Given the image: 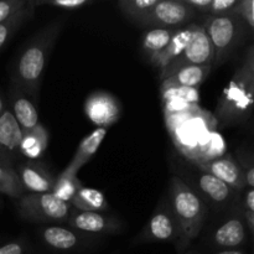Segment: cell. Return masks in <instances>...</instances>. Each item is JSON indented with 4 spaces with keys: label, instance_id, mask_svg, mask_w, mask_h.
I'll return each instance as SVG.
<instances>
[{
    "label": "cell",
    "instance_id": "cell-1",
    "mask_svg": "<svg viewBox=\"0 0 254 254\" xmlns=\"http://www.w3.org/2000/svg\"><path fill=\"white\" fill-rule=\"evenodd\" d=\"M64 25V17L45 25L30 39L17 57L11 83L34 101H39L45 69Z\"/></svg>",
    "mask_w": 254,
    "mask_h": 254
},
{
    "label": "cell",
    "instance_id": "cell-2",
    "mask_svg": "<svg viewBox=\"0 0 254 254\" xmlns=\"http://www.w3.org/2000/svg\"><path fill=\"white\" fill-rule=\"evenodd\" d=\"M168 200L180 230V238L176 243L178 252L183 254L200 235L207 218L208 206L180 176L170 179Z\"/></svg>",
    "mask_w": 254,
    "mask_h": 254
},
{
    "label": "cell",
    "instance_id": "cell-3",
    "mask_svg": "<svg viewBox=\"0 0 254 254\" xmlns=\"http://www.w3.org/2000/svg\"><path fill=\"white\" fill-rule=\"evenodd\" d=\"M254 106V81L241 67L223 91L217 104V118L231 123L246 118Z\"/></svg>",
    "mask_w": 254,
    "mask_h": 254
},
{
    "label": "cell",
    "instance_id": "cell-4",
    "mask_svg": "<svg viewBox=\"0 0 254 254\" xmlns=\"http://www.w3.org/2000/svg\"><path fill=\"white\" fill-rule=\"evenodd\" d=\"M71 203L49 193H24L17 198L20 218L32 223H67Z\"/></svg>",
    "mask_w": 254,
    "mask_h": 254
},
{
    "label": "cell",
    "instance_id": "cell-5",
    "mask_svg": "<svg viewBox=\"0 0 254 254\" xmlns=\"http://www.w3.org/2000/svg\"><path fill=\"white\" fill-rule=\"evenodd\" d=\"M243 24L245 22L236 11L222 16L206 15L202 26L210 37L215 52L212 67L223 64L237 46L243 32Z\"/></svg>",
    "mask_w": 254,
    "mask_h": 254
},
{
    "label": "cell",
    "instance_id": "cell-6",
    "mask_svg": "<svg viewBox=\"0 0 254 254\" xmlns=\"http://www.w3.org/2000/svg\"><path fill=\"white\" fill-rule=\"evenodd\" d=\"M36 235L47 251L56 254H78L97 242V237L62 226H44L36 231Z\"/></svg>",
    "mask_w": 254,
    "mask_h": 254
},
{
    "label": "cell",
    "instance_id": "cell-7",
    "mask_svg": "<svg viewBox=\"0 0 254 254\" xmlns=\"http://www.w3.org/2000/svg\"><path fill=\"white\" fill-rule=\"evenodd\" d=\"M180 238V230L170 208L168 197L163 198L154 210L148 222L134 240L136 245L143 243H178Z\"/></svg>",
    "mask_w": 254,
    "mask_h": 254
},
{
    "label": "cell",
    "instance_id": "cell-8",
    "mask_svg": "<svg viewBox=\"0 0 254 254\" xmlns=\"http://www.w3.org/2000/svg\"><path fill=\"white\" fill-rule=\"evenodd\" d=\"M196 16L197 14L186 6L183 0H159L139 25L148 29H180L190 25Z\"/></svg>",
    "mask_w": 254,
    "mask_h": 254
},
{
    "label": "cell",
    "instance_id": "cell-9",
    "mask_svg": "<svg viewBox=\"0 0 254 254\" xmlns=\"http://www.w3.org/2000/svg\"><path fill=\"white\" fill-rule=\"evenodd\" d=\"M213 57H215V52H213L212 44H211L207 32L203 29L202 24L193 22L192 36L186 50L161 72L159 78L163 81L165 77L175 72L176 69L189 66V64H211L212 66Z\"/></svg>",
    "mask_w": 254,
    "mask_h": 254
},
{
    "label": "cell",
    "instance_id": "cell-10",
    "mask_svg": "<svg viewBox=\"0 0 254 254\" xmlns=\"http://www.w3.org/2000/svg\"><path fill=\"white\" fill-rule=\"evenodd\" d=\"M84 114L97 128L108 129L121 118V102L108 92L96 91L86 98Z\"/></svg>",
    "mask_w": 254,
    "mask_h": 254
},
{
    "label": "cell",
    "instance_id": "cell-11",
    "mask_svg": "<svg viewBox=\"0 0 254 254\" xmlns=\"http://www.w3.org/2000/svg\"><path fill=\"white\" fill-rule=\"evenodd\" d=\"M67 225L73 230L93 237L118 233L123 227L119 218L107 215V212H84L76 208L71 210Z\"/></svg>",
    "mask_w": 254,
    "mask_h": 254
},
{
    "label": "cell",
    "instance_id": "cell-12",
    "mask_svg": "<svg viewBox=\"0 0 254 254\" xmlns=\"http://www.w3.org/2000/svg\"><path fill=\"white\" fill-rule=\"evenodd\" d=\"M25 193L52 192L55 178L40 160H24L15 165Z\"/></svg>",
    "mask_w": 254,
    "mask_h": 254
},
{
    "label": "cell",
    "instance_id": "cell-13",
    "mask_svg": "<svg viewBox=\"0 0 254 254\" xmlns=\"http://www.w3.org/2000/svg\"><path fill=\"white\" fill-rule=\"evenodd\" d=\"M22 130L10 109L5 108L0 116V159L11 165H16L20 158V143Z\"/></svg>",
    "mask_w": 254,
    "mask_h": 254
},
{
    "label": "cell",
    "instance_id": "cell-14",
    "mask_svg": "<svg viewBox=\"0 0 254 254\" xmlns=\"http://www.w3.org/2000/svg\"><path fill=\"white\" fill-rule=\"evenodd\" d=\"M190 178L192 184H189V185L203 198L206 205L207 202L215 203V205L225 203L232 195V189L230 186L211 174L200 170L195 165H193V169H191Z\"/></svg>",
    "mask_w": 254,
    "mask_h": 254
},
{
    "label": "cell",
    "instance_id": "cell-15",
    "mask_svg": "<svg viewBox=\"0 0 254 254\" xmlns=\"http://www.w3.org/2000/svg\"><path fill=\"white\" fill-rule=\"evenodd\" d=\"M193 165L217 178L232 190H241L246 186L245 173L231 156L222 155L212 160L193 161Z\"/></svg>",
    "mask_w": 254,
    "mask_h": 254
},
{
    "label": "cell",
    "instance_id": "cell-16",
    "mask_svg": "<svg viewBox=\"0 0 254 254\" xmlns=\"http://www.w3.org/2000/svg\"><path fill=\"white\" fill-rule=\"evenodd\" d=\"M7 108L10 109L14 118L16 119L22 133L32 130L35 127L40 124L39 112H37L35 104L21 89L17 88L12 83L10 87L9 107Z\"/></svg>",
    "mask_w": 254,
    "mask_h": 254
},
{
    "label": "cell",
    "instance_id": "cell-17",
    "mask_svg": "<svg viewBox=\"0 0 254 254\" xmlns=\"http://www.w3.org/2000/svg\"><path fill=\"white\" fill-rule=\"evenodd\" d=\"M108 129L106 128H96L93 131L84 136L81 143L77 146V150L74 153L73 158L69 161L68 165L64 168V171L77 175L78 171L91 160L94 154L98 151L99 146L103 143L104 138L107 136Z\"/></svg>",
    "mask_w": 254,
    "mask_h": 254
},
{
    "label": "cell",
    "instance_id": "cell-18",
    "mask_svg": "<svg viewBox=\"0 0 254 254\" xmlns=\"http://www.w3.org/2000/svg\"><path fill=\"white\" fill-rule=\"evenodd\" d=\"M192 32L193 22L176 30V32L174 34L173 39L170 40L168 46H166L155 59L151 60L150 64H153L156 69H159L161 73L171 62L175 61V60L185 51L189 42H190L191 36H192Z\"/></svg>",
    "mask_w": 254,
    "mask_h": 254
},
{
    "label": "cell",
    "instance_id": "cell-19",
    "mask_svg": "<svg viewBox=\"0 0 254 254\" xmlns=\"http://www.w3.org/2000/svg\"><path fill=\"white\" fill-rule=\"evenodd\" d=\"M212 71L211 64H189L176 69L161 81V86H178L186 88H196L207 79Z\"/></svg>",
    "mask_w": 254,
    "mask_h": 254
},
{
    "label": "cell",
    "instance_id": "cell-20",
    "mask_svg": "<svg viewBox=\"0 0 254 254\" xmlns=\"http://www.w3.org/2000/svg\"><path fill=\"white\" fill-rule=\"evenodd\" d=\"M49 141V131L40 123L32 130L22 133L20 155L24 156L25 160H39L46 151Z\"/></svg>",
    "mask_w": 254,
    "mask_h": 254
},
{
    "label": "cell",
    "instance_id": "cell-21",
    "mask_svg": "<svg viewBox=\"0 0 254 254\" xmlns=\"http://www.w3.org/2000/svg\"><path fill=\"white\" fill-rule=\"evenodd\" d=\"M246 238L245 225L237 217H233L218 226L212 235V241L217 247L235 248L243 243Z\"/></svg>",
    "mask_w": 254,
    "mask_h": 254
},
{
    "label": "cell",
    "instance_id": "cell-22",
    "mask_svg": "<svg viewBox=\"0 0 254 254\" xmlns=\"http://www.w3.org/2000/svg\"><path fill=\"white\" fill-rule=\"evenodd\" d=\"M72 208L84 212H107L109 203L102 191L93 188L82 186L71 201Z\"/></svg>",
    "mask_w": 254,
    "mask_h": 254
},
{
    "label": "cell",
    "instance_id": "cell-23",
    "mask_svg": "<svg viewBox=\"0 0 254 254\" xmlns=\"http://www.w3.org/2000/svg\"><path fill=\"white\" fill-rule=\"evenodd\" d=\"M178 29H164V27H151L141 36V49L149 57V61L155 59L170 42Z\"/></svg>",
    "mask_w": 254,
    "mask_h": 254
},
{
    "label": "cell",
    "instance_id": "cell-24",
    "mask_svg": "<svg viewBox=\"0 0 254 254\" xmlns=\"http://www.w3.org/2000/svg\"><path fill=\"white\" fill-rule=\"evenodd\" d=\"M36 7L31 4V1H27V5L24 9L20 10L19 12L12 15L9 19L4 20L2 22H0V51L4 49L5 45L11 40V37L19 31L20 27L27 22L29 20L32 19L34 16V12Z\"/></svg>",
    "mask_w": 254,
    "mask_h": 254
},
{
    "label": "cell",
    "instance_id": "cell-25",
    "mask_svg": "<svg viewBox=\"0 0 254 254\" xmlns=\"http://www.w3.org/2000/svg\"><path fill=\"white\" fill-rule=\"evenodd\" d=\"M0 193L10 198L21 197L25 193L15 166L0 159Z\"/></svg>",
    "mask_w": 254,
    "mask_h": 254
},
{
    "label": "cell",
    "instance_id": "cell-26",
    "mask_svg": "<svg viewBox=\"0 0 254 254\" xmlns=\"http://www.w3.org/2000/svg\"><path fill=\"white\" fill-rule=\"evenodd\" d=\"M82 186L83 185L79 181L78 176L64 170L57 178H55L54 189H52L51 193L64 202L71 203V201L73 200V197Z\"/></svg>",
    "mask_w": 254,
    "mask_h": 254
},
{
    "label": "cell",
    "instance_id": "cell-27",
    "mask_svg": "<svg viewBox=\"0 0 254 254\" xmlns=\"http://www.w3.org/2000/svg\"><path fill=\"white\" fill-rule=\"evenodd\" d=\"M158 1L159 0H119L117 5L127 19L139 24Z\"/></svg>",
    "mask_w": 254,
    "mask_h": 254
},
{
    "label": "cell",
    "instance_id": "cell-28",
    "mask_svg": "<svg viewBox=\"0 0 254 254\" xmlns=\"http://www.w3.org/2000/svg\"><path fill=\"white\" fill-rule=\"evenodd\" d=\"M160 92L163 103L176 101L196 106V103H198V99H200L198 89L196 88H186V87L178 86H160Z\"/></svg>",
    "mask_w": 254,
    "mask_h": 254
},
{
    "label": "cell",
    "instance_id": "cell-29",
    "mask_svg": "<svg viewBox=\"0 0 254 254\" xmlns=\"http://www.w3.org/2000/svg\"><path fill=\"white\" fill-rule=\"evenodd\" d=\"M35 7L40 5H51L54 7H59L62 10H79L91 5L92 0H30Z\"/></svg>",
    "mask_w": 254,
    "mask_h": 254
},
{
    "label": "cell",
    "instance_id": "cell-30",
    "mask_svg": "<svg viewBox=\"0 0 254 254\" xmlns=\"http://www.w3.org/2000/svg\"><path fill=\"white\" fill-rule=\"evenodd\" d=\"M32 246L25 237L16 238L0 245V254H31Z\"/></svg>",
    "mask_w": 254,
    "mask_h": 254
},
{
    "label": "cell",
    "instance_id": "cell-31",
    "mask_svg": "<svg viewBox=\"0 0 254 254\" xmlns=\"http://www.w3.org/2000/svg\"><path fill=\"white\" fill-rule=\"evenodd\" d=\"M241 0H212L208 9L210 16H222L236 11Z\"/></svg>",
    "mask_w": 254,
    "mask_h": 254
},
{
    "label": "cell",
    "instance_id": "cell-32",
    "mask_svg": "<svg viewBox=\"0 0 254 254\" xmlns=\"http://www.w3.org/2000/svg\"><path fill=\"white\" fill-rule=\"evenodd\" d=\"M27 1L29 0H0V22L24 9Z\"/></svg>",
    "mask_w": 254,
    "mask_h": 254
},
{
    "label": "cell",
    "instance_id": "cell-33",
    "mask_svg": "<svg viewBox=\"0 0 254 254\" xmlns=\"http://www.w3.org/2000/svg\"><path fill=\"white\" fill-rule=\"evenodd\" d=\"M236 14L254 31V0H241L236 7Z\"/></svg>",
    "mask_w": 254,
    "mask_h": 254
},
{
    "label": "cell",
    "instance_id": "cell-34",
    "mask_svg": "<svg viewBox=\"0 0 254 254\" xmlns=\"http://www.w3.org/2000/svg\"><path fill=\"white\" fill-rule=\"evenodd\" d=\"M184 4L192 9L196 14L202 12V14H208V9L212 0H183Z\"/></svg>",
    "mask_w": 254,
    "mask_h": 254
},
{
    "label": "cell",
    "instance_id": "cell-35",
    "mask_svg": "<svg viewBox=\"0 0 254 254\" xmlns=\"http://www.w3.org/2000/svg\"><path fill=\"white\" fill-rule=\"evenodd\" d=\"M242 68L247 72L248 76L254 81V47L248 52L247 57H246V61L243 64Z\"/></svg>",
    "mask_w": 254,
    "mask_h": 254
},
{
    "label": "cell",
    "instance_id": "cell-36",
    "mask_svg": "<svg viewBox=\"0 0 254 254\" xmlns=\"http://www.w3.org/2000/svg\"><path fill=\"white\" fill-rule=\"evenodd\" d=\"M246 206H247V211L254 213V189L248 191L246 195Z\"/></svg>",
    "mask_w": 254,
    "mask_h": 254
},
{
    "label": "cell",
    "instance_id": "cell-37",
    "mask_svg": "<svg viewBox=\"0 0 254 254\" xmlns=\"http://www.w3.org/2000/svg\"><path fill=\"white\" fill-rule=\"evenodd\" d=\"M245 181L246 185L251 186V188L254 189V166L253 168L248 169L245 173Z\"/></svg>",
    "mask_w": 254,
    "mask_h": 254
},
{
    "label": "cell",
    "instance_id": "cell-38",
    "mask_svg": "<svg viewBox=\"0 0 254 254\" xmlns=\"http://www.w3.org/2000/svg\"><path fill=\"white\" fill-rule=\"evenodd\" d=\"M246 217H247L248 223H250V226L252 227V230L254 231V213L250 212V211H247V212H246Z\"/></svg>",
    "mask_w": 254,
    "mask_h": 254
},
{
    "label": "cell",
    "instance_id": "cell-39",
    "mask_svg": "<svg viewBox=\"0 0 254 254\" xmlns=\"http://www.w3.org/2000/svg\"><path fill=\"white\" fill-rule=\"evenodd\" d=\"M216 254H245V253L236 250H223V251H220V252H217Z\"/></svg>",
    "mask_w": 254,
    "mask_h": 254
},
{
    "label": "cell",
    "instance_id": "cell-40",
    "mask_svg": "<svg viewBox=\"0 0 254 254\" xmlns=\"http://www.w3.org/2000/svg\"><path fill=\"white\" fill-rule=\"evenodd\" d=\"M5 108H6V107H5L4 101H2V98H1V97H0V116H1L2 112L5 111Z\"/></svg>",
    "mask_w": 254,
    "mask_h": 254
},
{
    "label": "cell",
    "instance_id": "cell-41",
    "mask_svg": "<svg viewBox=\"0 0 254 254\" xmlns=\"http://www.w3.org/2000/svg\"><path fill=\"white\" fill-rule=\"evenodd\" d=\"M112 254H116V252H114V253H112Z\"/></svg>",
    "mask_w": 254,
    "mask_h": 254
}]
</instances>
